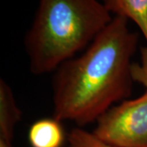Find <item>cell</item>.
<instances>
[{
  "instance_id": "8",
  "label": "cell",
  "mask_w": 147,
  "mask_h": 147,
  "mask_svg": "<svg viewBox=\"0 0 147 147\" xmlns=\"http://www.w3.org/2000/svg\"><path fill=\"white\" fill-rule=\"evenodd\" d=\"M140 52V61L132 65V78L147 90V46L141 47Z\"/></svg>"
},
{
  "instance_id": "7",
  "label": "cell",
  "mask_w": 147,
  "mask_h": 147,
  "mask_svg": "<svg viewBox=\"0 0 147 147\" xmlns=\"http://www.w3.org/2000/svg\"><path fill=\"white\" fill-rule=\"evenodd\" d=\"M69 147H113L100 140L92 131L81 127L73 128L68 136Z\"/></svg>"
},
{
  "instance_id": "2",
  "label": "cell",
  "mask_w": 147,
  "mask_h": 147,
  "mask_svg": "<svg viewBox=\"0 0 147 147\" xmlns=\"http://www.w3.org/2000/svg\"><path fill=\"white\" fill-rule=\"evenodd\" d=\"M112 19L98 0H39L24 40L31 73L54 72L84 52Z\"/></svg>"
},
{
  "instance_id": "4",
  "label": "cell",
  "mask_w": 147,
  "mask_h": 147,
  "mask_svg": "<svg viewBox=\"0 0 147 147\" xmlns=\"http://www.w3.org/2000/svg\"><path fill=\"white\" fill-rule=\"evenodd\" d=\"M28 139L31 147H62L65 134L61 121L46 118L32 124L29 129Z\"/></svg>"
},
{
  "instance_id": "3",
  "label": "cell",
  "mask_w": 147,
  "mask_h": 147,
  "mask_svg": "<svg viewBox=\"0 0 147 147\" xmlns=\"http://www.w3.org/2000/svg\"><path fill=\"white\" fill-rule=\"evenodd\" d=\"M92 132L113 147H147V90L111 107L96 120Z\"/></svg>"
},
{
  "instance_id": "6",
  "label": "cell",
  "mask_w": 147,
  "mask_h": 147,
  "mask_svg": "<svg viewBox=\"0 0 147 147\" xmlns=\"http://www.w3.org/2000/svg\"><path fill=\"white\" fill-rule=\"evenodd\" d=\"M22 112L16 104L11 87L0 79V138L12 141L15 127Z\"/></svg>"
},
{
  "instance_id": "9",
  "label": "cell",
  "mask_w": 147,
  "mask_h": 147,
  "mask_svg": "<svg viewBox=\"0 0 147 147\" xmlns=\"http://www.w3.org/2000/svg\"><path fill=\"white\" fill-rule=\"evenodd\" d=\"M11 142L12 141H10V140L0 138V147H13Z\"/></svg>"
},
{
  "instance_id": "1",
  "label": "cell",
  "mask_w": 147,
  "mask_h": 147,
  "mask_svg": "<svg viewBox=\"0 0 147 147\" xmlns=\"http://www.w3.org/2000/svg\"><path fill=\"white\" fill-rule=\"evenodd\" d=\"M138 42L139 34L129 29L128 20L114 16L83 53L54 71L53 118L85 126L127 99Z\"/></svg>"
},
{
  "instance_id": "5",
  "label": "cell",
  "mask_w": 147,
  "mask_h": 147,
  "mask_svg": "<svg viewBox=\"0 0 147 147\" xmlns=\"http://www.w3.org/2000/svg\"><path fill=\"white\" fill-rule=\"evenodd\" d=\"M101 3L110 14L134 22L147 44V0H101Z\"/></svg>"
}]
</instances>
